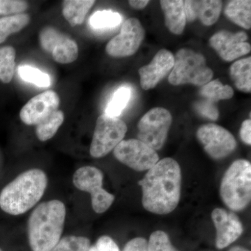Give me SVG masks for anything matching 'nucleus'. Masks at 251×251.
<instances>
[{
    "label": "nucleus",
    "instance_id": "1",
    "mask_svg": "<svg viewBox=\"0 0 251 251\" xmlns=\"http://www.w3.org/2000/svg\"><path fill=\"white\" fill-rule=\"evenodd\" d=\"M138 184L143 191L142 203L147 211L158 215L170 214L176 209L181 198L179 163L172 158L160 160Z\"/></svg>",
    "mask_w": 251,
    "mask_h": 251
},
{
    "label": "nucleus",
    "instance_id": "2",
    "mask_svg": "<svg viewBox=\"0 0 251 251\" xmlns=\"http://www.w3.org/2000/svg\"><path fill=\"white\" fill-rule=\"evenodd\" d=\"M67 209L59 200L41 203L27 222L29 247L32 251H50L62 238Z\"/></svg>",
    "mask_w": 251,
    "mask_h": 251
},
{
    "label": "nucleus",
    "instance_id": "3",
    "mask_svg": "<svg viewBox=\"0 0 251 251\" xmlns=\"http://www.w3.org/2000/svg\"><path fill=\"white\" fill-rule=\"evenodd\" d=\"M47 186V175L41 170L23 172L1 190L0 208L10 215L25 214L40 201Z\"/></svg>",
    "mask_w": 251,
    "mask_h": 251
},
{
    "label": "nucleus",
    "instance_id": "4",
    "mask_svg": "<svg viewBox=\"0 0 251 251\" xmlns=\"http://www.w3.org/2000/svg\"><path fill=\"white\" fill-rule=\"evenodd\" d=\"M220 195L230 210H244L251 200V165L244 159L237 160L225 173Z\"/></svg>",
    "mask_w": 251,
    "mask_h": 251
},
{
    "label": "nucleus",
    "instance_id": "5",
    "mask_svg": "<svg viewBox=\"0 0 251 251\" xmlns=\"http://www.w3.org/2000/svg\"><path fill=\"white\" fill-rule=\"evenodd\" d=\"M174 57V67L168 77L171 85L192 84L202 87L214 76V72L206 64L205 57L200 52L190 49H181Z\"/></svg>",
    "mask_w": 251,
    "mask_h": 251
},
{
    "label": "nucleus",
    "instance_id": "6",
    "mask_svg": "<svg viewBox=\"0 0 251 251\" xmlns=\"http://www.w3.org/2000/svg\"><path fill=\"white\" fill-rule=\"evenodd\" d=\"M126 132V125L118 117L106 114L99 116L90 145L91 156L97 158L106 156L124 140Z\"/></svg>",
    "mask_w": 251,
    "mask_h": 251
},
{
    "label": "nucleus",
    "instance_id": "7",
    "mask_svg": "<svg viewBox=\"0 0 251 251\" xmlns=\"http://www.w3.org/2000/svg\"><path fill=\"white\" fill-rule=\"evenodd\" d=\"M103 174L93 166H84L77 169L73 176V183L77 189L90 193L92 206L97 214H103L111 206L115 196L103 188Z\"/></svg>",
    "mask_w": 251,
    "mask_h": 251
},
{
    "label": "nucleus",
    "instance_id": "8",
    "mask_svg": "<svg viewBox=\"0 0 251 251\" xmlns=\"http://www.w3.org/2000/svg\"><path fill=\"white\" fill-rule=\"evenodd\" d=\"M172 122L173 117L166 108L151 109L138 122V140L155 151L161 150L168 138Z\"/></svg>",
    "mask_w": 251,
    "mask_h": 251
},
{
    "label": "nucleus",
    "instance_id": "9",
    "mask_svg": "<svg viewBox=\"0 0 251 251\" xmlns=\"http://www.w3.org/2000/svg\"><path fill=\"white\" fill-rule=\"evenodd\" d=\"M119 161L135 171H148L159 161L156 151L138 139L122 140L114 149Z\"/></svg>",
    "mask_w": 251,
    "mask_h": 251
},
{
    "label": "nucleus",
    "instance_id": "10",
    "mask_svg": "<svg viewBox=\"0 0 251 251\" xmlns=\"http://www.w3.org/2000/svg\"><path fill=\"white\" fill-rule=\"evenodd\" d=\"M197 138L204 151L213 159H223L229 156L237 146L234 135L216 124L201 126L197 131Z\"/></svg>",
    "mask_w": 251,
    "mask_h": 251
},
{
    "label": "nucleus",
    "instance_id": "11",
    "mask_svg": "<svg viewBox=\"0 0 251 251\" xmlns=\"http://www.w3.org/2000/svg\"><path fill=\"white\" fill-rule=\"evenodd\" d=\"M145 36V30L139 20L129 18L122 25L120 34L109 41L105 51L114 57L133 55L139 49Z\"/></svg>",
    "mask_w": 251,
    "mask_h": 251
},
{
    "label": "nucleus",
    "instance_id": "12",
    "mask_svg": "<svg viewBox=\"0 0 251 251\" xmlns=\"http://www.w3.org/2000/svg\"><path fill=\"white\" fill-rule=\"evenodd\" d=\"M39 44L46 52L50 53L55 62L70 64L78 57V46L70 36L54 27H44L39 33Z\"/></svg>",
    "mask_w": 251,
    "mask_h": 251
},
{
    "label": "nucleus",
    "instance_id": "13",
    "mask_svg": "<svg viewBox=\"0 0 251 251\" xmlns=\"http://www.w3.org/2000/svg\"><path fill=\"white\" fill-rule=\"evenodd\" d=\"M247 40L245 31L233 33L221 30L211 36L209 45L224 60L232 62L251 52V44L247 42Z\"/></svg>",
    "mask_w": 251,
    "mask_h": 251
},
{
    "label": "nucleus",
    "instance_id": "14",
    "mask_svg": "<svg viewBox=\"0 0 251 251\" xmlns=\"http://www.w3.org/2000/svg\"><path fill=\"white\" fill-rule=\"evenodd\" d=\"M60 99L53 90H48L31 98L20 112L25 125L37 126L58 110Z\"/></svg>",
    "mask_w": 251,
    "mask_h": 251
},
{
    "label": "nucleus",
    "instance_id": "15",
    "mask_svg": "<svg viewBox=\"0 0 251 251\" xmlns=\"http://www.w3.org/2000/svg\"><path fill=\"white\" fill-rule=\"evenodd\" d=\"M211 219L215 226L216 246L219 249L229 247L237 241L244 232L240 220L231 211L216 208L211 213Z\"/></svg>",
    "mask_w": 251,
    "mask_h": 251
},
{
    "label": "nucleus",
    "instance_id": "16",
    "mask_svg": "<svg viewBox=\"0 0 251 251\" xmlns=\"http://www.w3.org/2000/svg\"><path fill=\"white\" fill-rule=\"evenodd\" d=\"M174 63V55L171 52L166 49L160 50L150 64L138 71L142 88L149 90L156 87L172 72Z\"/></svg>",
    "mask_w": 251,
    "mask_h": 251
},
{
    "label": "nucleus",
    "instance_id": "17",
    "mask_svg": "<svg viewBox=\"0 0 251 251\" xmlns=\"http://www.w3.org/2000/svg\"><path fill=\"white\" fill-rule=\"evenodd\" d=\"M222 5V1L219 0L184 1L186 21L192 22L199 20L204 25H213L219 20Z\"/></svg>",
    "mask_w": 251,
    "mask_h": 251
},
{
    "label": "nucleus",
    "instance_id": "18",
    "mask_svg": "<svg viewBox=\"0 0 251 251\" xmlns=\"http://www.w3.org/2000/svg\"><path fill=\"white\" fill-rule=\"evenodd\" d=\"M165 17V24L170 31L176 35L182 34L186 25L184 1L161 0L160 1Z\"/></svg>",
    "mask_w": 251,
    "mask_h": 251
},
{
    "label": "nucleus",
    "instance_id": "19",
    "mask_svg": "<svg viewBox=\"0 0 251 251\" xmlns=\"http://www.w3.org/2000/svg\"><path fill=\"white\" fill-rule=\"evenodd\" d=\"M94 3L93 0H65L63 1V16L72 27L80 25Z\"/></svg>",
    "mask_w": 251,
    "mask_h": 251
},
{
    "label": "nucleus",
    "instance_id": "20",
    "mask_svg": "<svg viewBox=\"0 0 251 251\" xmlns=\"http://www.w3.org/2000/svg\"><path fill=\"white\" fill-rule=\"evenodd\" d=\"M225 16L229 21L244 29L251 27V1L249 0H233L226 6Z\"/></svg>",
    "mask_w": 251,
    "mask_h": 251
},
{
    "label": "nucleus",
    "instance_id": "21",
    "mask_svg": "<svg viewBox=\"0 0 251 251\" xmlns=\"http://www.w3.org/2000/svg\"><path fill=\"white\" fill-rule=\"evenodd\" d=\"M231 79L235 87L241 92H251V57L239 59L229 69Z\"/></svg>",
    "mask_w": 251,
    "mask_h": 251
},
{
    "label": "nucleus",
    "instance_id": "22",
    "mask_svg": "<svg viewBox=\"0 0 251 251\" xmlns=\"http://www.w3.org/2000/svg\"><path fill=\"white\" fill-rule=\"evenodd\" d=\"M64 121V114L57 110L45 120L36 126L35 133L38 139L46 142L53 138Z\"/></svg>",
    "mask_w": 251,
    "mask_h": 251
},
{
    "label": "nucleus",
    "instance_id": "23",
    "mask_svg": "<svg viewBox=\"0 0 251 251\" xmlns=\"http://www.w3.org/2000/svg\"><path fill=\"white\" fill-rule=\"evenodd\" d=\"M30 17L27 14L14 15L0 18V44L4 42L8 36L17 33L27 26Z\"/></svg>",
    "mask_w": 251,
    "mask_h": 251
},
{
    "label": "nucleus",
    "instance_id": "24",
    "mask_svg": "<svg viewBox=\"0 0 251 251\" xmlns=\"http://www.w3.org/2000/svg\"><path fill=\"white\" fill-rule=\"evenodd\" d=\"M200 94L209 101L216 103L219 100L232 99L234 90L230 86L223 85L221 81L216 79L202 86Z\"/></svg>",
    "mask_w": 251,
    "mask_h": 251
},
{
    "label": "nucleus",
    "instance_id": "25",
    "mask_svg": "<svg viewBox=\"0 0 251 251\" xmlns=\"http://www.w3.org/2000/svg\"><path fill=\"white\" fill-rule=\"evenodd\" d=\"M16 54L12 46L0 48V81L3 83H9L14 77Z\"/></svg>",
    "mask_w": 251,
    "mask_h": 251
},
{
    "label": "nucleus",
    "instance_id": "26",
    "mask_svg": "<svg viewBox=\"0 0 251 251\" xmlns=\"http://www.w3.org/2000/svg\"><path fill=\"white\" fill-rule=\"evenodd\" d=\"M91 242L88 238L68 235L61 238L50 251H88Z\"/></svg>",
    "mask_w": 251,
    "mask_h": 251
},
{
    "label": "nucleus",
    "instance_id": "27",
    "mask_svg": "<svg viewBox=\"0 0 251 251\" xmlns=\"http://www.w3.org/2000/svg\"><path fill=\"white\" fill-rule=\"evenodd\" d=\"M131 96V91L126 87H122L114 94L113 97L108 103L105 114L109 116L118 117L126 108Z\"/></svg>",
    "mask_w": 251,
    "mask_h": 251
},
{
    "label": "nucleus",
    "instance_id": "28",
    "mask_svg": "<svg viewBox=\"0 0 251 251\" xmlns=\"http://www.w3.org/2000/svg\"><path fill=\"white\" fill-rule=\"evenodd\" d=\"M122 22V16L111 11H100L91 16L90 23L95 29L116 27Z\"/></svg>",
    "mask_w": 251,
    "mask_h": 251
},
{
    "label": "nucleus",
    "instance_id": "29",
    "mask_svg": "<svg viewBox=\"0 0 251 251\" xmlns=\"http://www.w3.org/2000/svg\"><path fill=\"white\" fill-rule=\"evenodd\" d=\"M18 73L23 80L38 87H49L50 85L49 75L36 68L30 66H21L18 69Z\"/></svg>",
    "mask_w": 251,
    "mask_h": 251
},
{
    "label": "nucleus",
    "instance_id": "30",
    "mask_svg": "<svg viewBox=\"0 0 251 251\" xmlns=\"http://www.w3.org/2000/svg\"><path fill=\"white\" fill-rule=\"evenodd\" d=\"M148 251H179L173 247L168 234L163 231H155L148 242Z\"/></svg>",
    "mask_w": 251,
    "mask_h": 251
},
{
    "label": "nucleus",
    "instance_id": "31",
    "mask_svg": "<svg viewBox=\"0 0 251 251\" xmlns=\"http://www.w3.org/2000/svg\"><path fill=\"white\" fill-rule=\"evenodd\" d=\"M27 1L21 0H0V16L23 14L27 9Z\"/></svg>",
    "mask_w": 251,
    "mask_h": 251
},
{
    "label": "nucleus",
    "instance_id": "32",
    "mask_svg": "<svg viewBox=\"0 0 251 251\" xmlns=\"http://www.w3.org/2000/svg\"><path fill=\"white\" fill-rule=\"evenodd\" d=\"M196 108L200 115L212 121H215L219 119V110L216 108L215 103L212 102L207 100L198 102L196 104Z\"/></svg>",
    "mask_w": 251,
    "mask_h": 251
},
{
    "label": "nucleus",
    "instance_id": "33",
    "mask_svg": "<svg viewBox=\"0 0 251 251\" xmlns=\"http://www.w3.org/2000/svg\"><path fill=\"white\" fill-rule=\"evenodd\" d=\"M88 251H120L115 241L109 236L99 237L96 244L91 246Z\"/></svg>",
    "mask_w": 251,
    "mask_h": 251
},
{
    "label": "nucleus",
    "instance_id": "34",
    "mask_svg": "<svg viewBox=\"0 0 251 251\" xmlns=\"http://www.w3.org/2000/svg\"><path fill=\"white\" fill-rule=\"evenodd\" d=\"M123 251H148V241L142 237L134 238L126 244Z\"/></svg>",
    "mask_w": 251,
    "mask_h": 251
},
{
    "label": "nucleus",
    "instance_id": "35",
    "mask_svg": "<svg viewBox=\"0 0 251 251\" xmlns=\"http://www.w3.org/2000/svg\"><path fill=\"white\" fill-rule=\"evenodd\" d=\"M241 139L248 145H251V121L246 120L243 122L240 129Z\"/></svg>",
    "mask_w": 251,
    "mask_h": 251
},
{
    "label": "nucleus",
    "instance_id": "36",
    "mask_svg": "<svg viewBox=\"0 0 251 251\" xmlns=\"http://www.w3.org/2000/svg\"><path fill=\"white\" fill-rule=\"evenodd\" d=\"M128 3L133 9L141 10L145 9L148 6L150 1L148 0H130Z\"/></svg>",
    "mask_w": 251,
    "mask_h": 251
},
{
    "label": "nucleus",
    "instance_id": "37",
    "mask_svg": "<svg viewBox=\"0 0 251 251\" xmlns=\"http://www.w3.org/2000/svg\"><path fill=\"white\" fill-rule=\"evenodd\" d=\"M228 251H250L248 250V249H245V248L242 247H239V246H237V247H232V249H229Z\"/></svg>",
    "mask_w": 251,
    "mask_h": 251
},
{
    "label": "nucleus",
    "instance_id": "38",
    "mask_svg": "<svg viewBox=\"0 0 251 251\" xmlns=\"http://www.w3.org/2000/svg\"><path fill=\"white\" fill-rule=\"evenodd\" d=\"M0 251H2V250H1V249H0Z\"/></svg>",
    "mask_w": 251,
    "mask_h": 251
}]
</instances>
